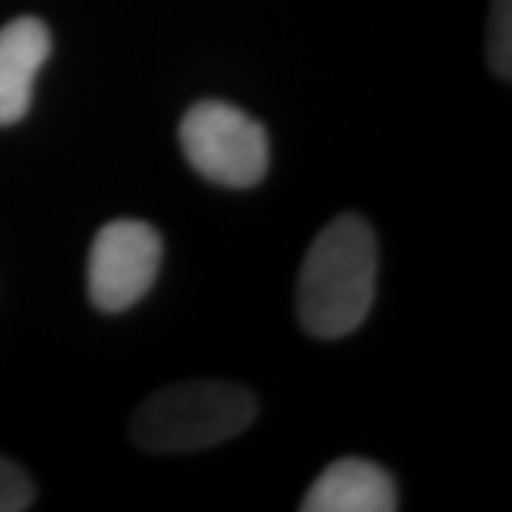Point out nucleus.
<instances>
[{"label": "nucleus", "instance_id": "obj_1", "mask_svg": "<svg viewBox=\"0 0 512 512\" xmlns=\"http://www.w3.org/2000/svg\"><path fill=\"white\" fill-rule=\"evenodd\" d=\"M379 245L359 214H342L313 239L299 282L296 313L316 339L350 336L367 319L376 299Z\"/></svg>", "mask_w": 512, "mask_h": 512}, {"label": "nucleus", "instance_id": "obj_2", "mask_svg": "<svg viewBox=\"0 0 512 512\" xmlns=\"http://www.w3.org/2000/svg\"><path fill=\"white\" fill-rule=\"evenodd\" d=\"M256 419L251 390L231 382H183L151 393L131 416V439L148 453H197L237 439Z\"/></svg>", "mask_w": 512, "mask_h": 512}, {"label": "nucleus", "instance_id": "obj_3", "mask_svg": "<svg viewBox=\"0 0 512 512\" xmlns=\"http://www.w3.org/2000/svg\"><path fill=\"white\" fill-rule=\"evenodd\" d=\"M180 146L200 177L225 188L262 183L271 163L265 126L222 100H202L185 111Z\"/></svg>", "mask_w": 512, "mask_h": 512}, {"label": "nucleus", "instance_id": "obj_4", "mask_svg": "<svg viewBox=\"0 0 512 512\" xmlns=\"http://www.w3.org/2000/svg\"><path fill=\"white\" fill-rule=\"evenodd\" d=\"M163 265V239L140 220H114L89 251V296L103 313H123L146 296Z\"/></svg>", "mask_w": 512, "mask_h": 512}, {"label": "nucleus", "instance_id": "obj_5", "mask_svg": "<svg viewBox=\"0 0 512 512\" xmlns=\"http://www.w3.org/2000/svg\"><path fill=\"white\" fill-rule=\"evenodd\" d=\"M399 507L396 481L382 464L339 458L305 493L302 512H393Z\"/></svg>", "mask_w": 512, "mask_h": 512}, {"label": "nucleus", "instance_id": "obj_6", "mask_svg": "<svg viewBox=\"0 0 512 512\" xmlns=\"http://www.w3.org/2000/svg\"><path fill=\"white\" fill-rule=\"evenodd\" d=\"M52 55V35L37 18H15L0 29V126L29 114L35 80Z\"/></svg>", "mask_w": 512, "mask_h": 512}, {"label": "nucleus", "instance_id": "obj_7", "mask_svg": "<svg viewBox=\"0 0 512 512\" xmlns=\"http://www.w3.org/2000/svg\"><path fill=\"white\" fill-rule=\"evenodd\" d=\"M510 0H495L493 23H490V63L501 80L512 77V29Z\"/></svg>", "mask_w": 512, "mask_h": 512}, {"label": "nucleus", "instance_id": "obj_8", "mask_svg": "<svg viewBox=\"0 0 512 512\" xmlns=\"http://www.w3.org/2000/svg\"><path fill=\"white\" fill-rule=\"evenodd\" d=\"M35 501L32 478L20 470L15 461L0 456V512L29 510Z\"/></svg>", "mask_w": 512, "mask_h": 512}]
</instances>
